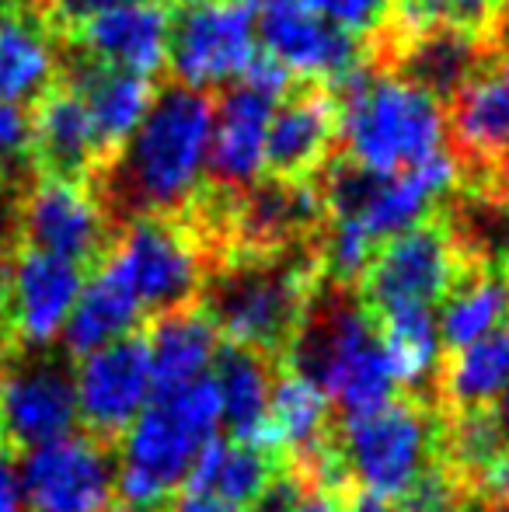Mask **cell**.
Returning a JSON list of instances; mask_svg holds the SVG:
<instances>
[{
  "instance_id": "obj_37",
  "label": "cell",
  "mask_w": 509,
  "mask_h": 512,
  "mask_svg": "<svg viewBox=\"0 0 509 512\" xmlns=\"http://www.w3.org/2000/svg\"><path fill=\"white\" fill-rule=\"evenodd\" d=\"M18 345H14V338H11V331L7 328H0V384H4V377H7V370H11V363L18 359Z\"/></svg>"
},
{
  "instance_id": "obj_18",
  "label": "cell",
  "mask_w": 509,
  "mask_h": 512,
  "mask_svg": "<svg viewBox=\"0 0 509 512\" xmlns=\"http://www.w3.org/2000/svg\"><path fill=\"white\" fill-rule=\"evenodd\" d=\"M168 39H171V7L161 0H136V4L112 7L81 28L60 35V42L74 46L98 67L123 70L133 77L154 81L168 70Z\"/></svg>"
},
{
  "instance_id": "obj_6",
  "label": "cell",
  "mask_w": 509,
  "mask_h": 512,
  "mask_svg": "<svg viewBox=\"0 0 509 512\" xmlns=\"http://www.w3.org/2000/svg\"><path fill=\"white\" fill-rule=\"evenodd\" d=\"M105 265L136 297L143 321L196 307L213 262L189 216H140L116 230Z\"/></svg>"
},
{
  "instance_id": "obj_12",
  "label": "cell",
  "mask_w": 509,
  "mask_h": 512,
  "mask_svg": "<svg viewBox=\"0 0 509 512\" xmlns=\"http://www.w3.org/2000/svg\"><path fill=\"white\" fill-rule=\"evenodd\" d=\"M119 443L84 429L25 453L28 512H105L116 499Z\"/></svg>"
},
{
  "instance_id": "obj_3",
  "label": "cell",
  "mask_w": 509,
  "mask_h": 512,
  "mask_svg": "<svg viewBox=\"0 0 509 512\" xmlns=\"http://www.w3.org/2000/svg\"><path fill=\"white\" fill-rule=\"evenodd\" d=\"M321 279L318 241L265 258H234L206 276L199 307L224 342L283 363Z\"/></svg>"
},
{
  "instance_id": "obj_35",
  "label": "cell",
  "mask_w": 509,
  "mask_h": 512,
  "mask_svg": "<svg viewBox=\"0 0 509 512\" xmlns=\"http://www.w3.org/2000/svg\"><path fill=\"white\" fill-rule=\"evenodd\" d=\"M164 512H241L220 499H210V495H192V492H175L171 502L164 506Z\"/></svg>"
},
{
  "instance_id": "obj_4",
  "label": "cell",
  "mask_w": 509,
  "mask_h": 512,
  "mask_svg": "<svg viewBox=\"0 0 509 512\" xmlns=\"http://www.w3.org/2000/svg\"><path fill=\"white\" fill-rule=\"evenodd\" d=\"M283 366L325 391L339 418L370 415L394 398L377 324L356 290L321 279Z\"/></svg>"
},
{
  "instance_id": "obj_14",
  "label": "cell",
  "mask_w": 509,
  "mask_h": 512,
  "mask_svg": "<svg viewBox=\"0 0 509 512\" xmlns=\"http://www.w3.org/2000/svg\"><path fill=\"white\" fill-rule=\"evenodd\" d=\"M81 429L119 443L150 401V352L143 328L91 352L74 370Z\"/></svg>"
},
{
  "instance_id": "obj_28",
  "label": "cell",
  "mask_w": 509,
  "mask_h": 512,
  "mask_svg": "<svg viewBox=\"0 0 509 512\" xmlns=\"http://www.w3.org/2000/svg\"><path fill=\"white\" fill-rule=\"evenodd\" d=\"M136 328H143L140 304H136L123 279L102 262L84 279L81 297H77L67 324H63V352L74 363H81L84 356L119 342Z\"/></svg>"
},
{
  "instance_id": "obj_9",
  "label": "cell",
  "mask_w": 509,
  "mask_h": 512,
  "mask_svg": "<svg viewBox=\"0 0 509 512\" xmlns=\"http://www.w3.org/2000/svg\"><path fill=\"white\" fill-rule=\"evenodd\" d=\"M258 14L245 0H192L171 11L168 70L192 91L231 88L258 56Z\"/></svg>"
},
{
  "instance_id": "obj_21",
  "label": "cell",
  "mask_w": 509,
  "mask_h": 512,
  "mask_svg": "<svg viewBox=\"0 0 509 512\" xmlns=\"http://www.w3.org/2000/svg\"><path fill=\"white\" fill-rule=\"evenodd\" d=\"M60 81L81 95L91 126H95V136L109 161L136 133V126L143 122V115H147V108L157 95L154 81L123 74V70L112 67H98L95 60L77 53L67 42H60Z\"/></svg>"
},
{
  "instance_id": "obj_24",
  "label": "cell",
  "mask_w": 509,
  "mask_h": 512,
  "mask_svg": "<svg viewBox=\"0 0 509 512\" xmlns=\"http://www.w3.org/2000/svg\"><path fill=\"white\" fill-rule=\"evenodd\" d=\"M60 81V35L42 14L0 7V102L32 108Z\"/></svg>"
},
{
  "instance_id": "obj_19",
  "label": "cell",
  "mask_w": 509,
  "mask_h": 512,
  "mask_svg": "<svg viewBox=\"0 0 509 512\" xmlns=\"http://www.w3.org/2000/svg\"><path fill=\"white\" fill-rule=\"evenodd\" d=\"M88 272L63 258L21 248L11 262L7 286V331L18 349H46L63 331Z\"/></svg>"
},
{
  "instance_id": "obj_15",
  "label": "cell",
  "mask_w": 509,
  "mask_h": 512,
  "mask_svg": "<svg viewBox=\"0 0 509 512\" xmlns=\"http://www.w3.org/2000/svg\"><path fill=\"white\" fill-rule=\"evenodd\" d=\"M339 154V105L328 84H293L276 102L265 140V175L314 182Z\"/></svg>"
},
{
  "instance_id": "obj_16",
  "label": "cell",
  "mask_w": 509,
  "mask_h": 512,
  "mask_svg": "<svg viewBox=\"0 0 509 512\" xmlns=\"http://www.w3.org/2000/svg\"><path fill=\"white\" fill-rule=\"evenodd\" d=\"M258 46L297 84H328L367 60V42L349 35L325 14L269 11L258 14Z\"/></svg>"
},
{
  "instance_id": "obj_25",
  "label": "cell",
  "mask_w": 509,
  "mask_h": 512,
  "mask_svg": "<svg viewBox=\"0 0 509 512\" xmlns=\"http://www.w3.org/2000/svg\"><path fill=\"white\" fill-rule=\"evenodd\" d=\"M150 352V398L175 394L203 380L206 366L217 356L220 335L203 307H182L143 321Z\"/></svg>"
},
{
  "instance_id": "obj_11",
  "label": "cell",
  "mask_w": 509,
  "mask_h": 512,
  "mask_svg": "<svg viewBox=\"0 0 509 512\" xmlns=\"http://www.w3.org/2000/svg\"><path fill=\"white\" fill-rule=\"evenodd\" d=\"M77 363L63 349H21L0 384V429L7 457L21 460L77 429Z\"/></svg>"
},
{
  "instance_id": "obj_41",
  "label": "cell",
  "mask_w": 509,
  "mask_h": 512,
  "mask_svg": "<svg viewBox=\"0 0 509 512\" xmlns=\"http://www.w3.org/2000/svg\"><path fill=\"white\" fill-rule=\"evenodd\" d=\"M105 512H143V509H129V506H123V502H119V506H109Z\"/></svg>"
},
{
  "instance_id": "obj_42",
  "label": "cell",
  "mask_w": 509,
  "mask_h": 512,
  "mask_svg": "<svg viewBox=\"0 0 509 512\" xmlns=\"http://www.w3.org/2000/svg\"><path fill=\"white\" fill-rule=\"evenodd\" d=\"M492 512H509V506H499V509H492Z\"/></svg>"
},
{
  "instance_id": "obj_26",
  "label": "cell",
  "mask_w": 509,
  "mask_h": 512,
  "mask_svg": "<svg viewBox=\"0 0 509 512\" xmlns=\"http://www.w3.org/2000/svg\"><path fill=\"white\" fill-rule=\"evenodd\" d=\"M506 387H509V324L457 352H440L429 408H436L440 415L492 408L506 394Z\"/></svg>"
},
{
  "instance_id": "obj_32",
  "label": "cell",
  "mask_w": 509,
  "mask_h": 512,
  "mask_svg": "<svg viewBox=\"0 0 509 512\" xmlns=\"http://www.w3.org/2000/svg\"><path fill=\"white\" fill-rule=\"evenodd\" d=\"M123 4H136V0H53L46 21L56 28V35H67V32H74V28H81L84 21L98 18V14L112 11V7H123Z\"/></svg>"
},
{
  "instance_id": "obj_5",
  "label": "cell",
  "mask_w": 509,
  "mask_h": 512,
  "mask_svg": "<svg viewBox=\"0 0 509 512\" xmlns=\"http://www.w3.org/2000/svg\"><path fill=\"white\" fill-rule=\"evenodd\" d=\"M217 425L220 391L206 377L185 391L150 398L119 439V502L129 509L164 512L196 453L217 436Z\"/></svg>"
},
{
  "instance_id": "obj_33",
  "label": "cell",
  "mask_w": 509,
  "mask_h": 512,
  "mask_svg": "<svg viewBox=\"0 0 509 512\" xmlns=\"http://www.w3.org/2000/svg\"><path fill=\"white\" fill-rule=\"evenodd\" d=\"M0 512H28L25 485H21L14 457H0Z\"/></svg>"
},
{
  "instance_id": "obj_39",
  "label": "cell",
  "mask_w": 509,
  "mask_h": 512,
  "mask_svg": "<svg viewBox=\"0 0 509 512\" xmlns=\"http://www.w3.org/2000/svg\"><path fill=\"white\" fill-rule=\"evenodd\" d=\"M7 7L25 11V14H42V18H46L49 7H53V0H7Z\"/></svg>"
},
{
  "instance_id": "obj_34",
  "label": "cell",
  "mask_w": 509,
  "mask_h": 512,
  "mask_svg": "<svg viewBox=\"0 0 509 512\" xmlns=\"http://www.w3.org/2000/svg\"><path fill=\"white\" fill-rule=\"evenodd\" d=\"M356 502V495H335L325 488H307V495L300 499V506L293 512H349Z\"/></svg>"
},
{
  "instance_id": "obj_38",
  "label": "cell",
  "mask_w": 509,
  "mask_h": 512,
  "mask_svg": "<svg viewBox=\"0 0 509 512\" xmlns=\"http://www.w3.org/2000/svg\"><path fill=\"white\" fill-rule=\"evenodd\" d=\"M349 512H401V509H398V502H384V499H374V495H356Z\"/></svg>"
},
{
  "instance_id": "obj_30",
  "label": "cell",
  "mask_w": 509,
  "mask_h": 512,
  "mask_svg": "<svg viewBox=\"0 0 509 512\" xmlns=\"http://www.w3.org/2000/svg\"><path fill=\"white\" fill-rule=\"evenodd\" d=\"M279 464L283 460L265 457L252 446H241L227 436H213L192 460L182 492L210 495V499H220L227 506L248 512Z\"/></svg>"
},
{
  "instance_id": "obj_31",
  "label": "cell",
  "mask_w": 509,
  "mask_h": 512,
  "mask_svg": "<svg viewBox=\"0 0 509 512\" xmlns=\"http://www.w3.org/2000/svg\"><path fill=\"white\" fill-rule=\"evenodd\" d=\"M391 4L394 0H325L321 14L363 42V39H374L384 28Z\"/></svg>"
},
{
  "instance_id": "obj_22",
  "label": "cell",
  "mask_w": 509,
  "mask_h": 512,
  "mask_svg": "<svg viewBox=\"0 0 509 512\" xmlns=\"http://www.w3.org/2000/svg\"><path fill=\"white\" fill-rule=\"evenodd\" d=\"M213 366H217L213 384L220 391V418L231 429V439L272 460H283L279 439L269 422V391L283 363L265 356V352L248 349V345H234L220 338Z\"/></svg>"
},
{
  "instance_id": "obj_1",
  "label": "cell",
  "mask_w": 509,
  "mask_h": 512,
  "mask_svg": "<svg viewBox=\"0 0 509 512\" xmlns=\"http://www.w3.org/2000/svg\"><path fill=\"white\" fill-rule=\"evenodd\" d=\"M213 98L168 81L157 88L136 133L95 175L116 230L140 216H182L206 185Z\"/></svg>"
},
{
  "instance_id": "obj_17",
  "label": "cell",
  "mask_w": 509,
  "mask_h": 512,
  "mask_svg": "<svg viewBox=\"0 0 509 512\" xmlns=\"http://www.w3.org/2000/svg\"><path fill=\"white\" fill-rule=\"evenodd\" d=\"M276 102L279 95L252 81H238L220 91L217 105H213L206 185L241 192L265 175V140H269Z\"/></svg>"
},
{
  "instance_id": "obj_36",
  "label": "cell",
  "mask_w": 509,
  "mask_h": 512,
  "mask_svg": "<svg viewBox=\"0 0 509 512\" xmlns=\"http://www.w3.org/2000/svg\"><path fill=\"white\" fill-rule=\"evenodd\" d=\"M255 14H269V11H311L321 14L325 0H245Z\"/></svg>"
},
{
  "instance_id": "obj_7",
  "label": "cell",
  "mask_w": 509,
  "mask_h": 512,
  "mask_svg": "<svg viewBox=\"0 0 509 512\" xmlns=\"http://www.w3.org/2000/svg\"><path fill=\"white\" fill-rule=\"evenodd\" d=\"M440 415L426 401L394 394L360 418H339L335 443L360 495L398 502L436 453Z\"/></svg>"
},
{
  "instance_id": "obj_27",
  "label": "cell",
  "mask_w": 509,
  "mask_h": 512,
  "mask_svg": "<svg viewBox=\"0 0 509 512\" xmlns=\"http://www.w3.org/2000/svg\"><path fill=\"white\" fill-rule=\"evenodd\" d=\"M509 324V262L468 265L440 300V352H457Z\"/></svg>"
},
{
  "instance_id": "obj_2",
  "label": "cell",
  "mask_w": 509,
  "mask_h": 512,
  "mask_svg": "<svg viewBox=\"0 0 509 512\" xmlns=\"http://www.w3.org/2000/svg\"><path fill=\"white\" fill-rule=\"evenodd\" d=\"M339 105V154L377 175L447 154V108L391 70L363 60L332 84Z\"/></svg>"
},
{
  "instance_id": "obj_40",
  "label": "cell",
  "mask_w": 509,
  "mask_h": 512,
  "mask_svg": "<svg viewBox=\"0 0 509 512\" xmlns=\"http://www.w3.org/2000/svg\"><path fill=\"white\" fill-rule=\"evenodd\" d=\"M496 418H499V432H503V443L509 450V387H506L503 398L496 401Z\"/></svg>"
},
{
  "instance_id": "obj_10",
  "label": "cell",
  "mask_w": 509,
  "mask_h": 512,
  "mask_svg": "<svg viewBox=\"0 0 509 512\" xmlns=\"http://www.w3.org/2000/svg\"><path fill=\"white\" fill-rule=\"evenodd\" d=\"M457 185L496 192L509 178V42L485 49V63L447 105Z\"/></svg>"
},
{
  "instance_id": "obj_20",
  "label": "cell",
  "mask_w": 509,
  "mask_h": 512,
  "mask_svg": "<svg viewBox=\"0 0 509 512\" xmlns=\"http://www.w3.org/2000/svg\"><path fill=\"white\" fill-rule=\"evenodd\" d=\"M32 164L42 178L95 182L109 164L81 95L56 81L32 108Z\"/></svg>"
},
{
  "instance_id": "obj_29",
  "label": "cell",
  "mask_w": 509,
  "mask_h": 512,
  "mask_svg": "<svg viewBox=\"0 0 509 512\" xmlns=\"http://www.w3.org/2000/svg\"><path fill=\"white\" fill-rule=\"evenodd\" d=\"M374 324L391 384L408 398H419L429 405L433 401L436 363H440V335H436L433 310H391V314L377 317Z\"/></svg>"
},
{
  "instance_id": "obj_23",
  "label": "cell",
  "mask_w": 509,
  "mask_h": 512,
  "mask_svg": "<svg viewBox=\"0 0 509 512\" xmlns=\"http://www.w3.org/2000/svg\"><path fill=\"white\" fill-rule=\"evenodd\" d=\"M367 60L374 67L398 74L401 81L422 88L447 108L468 88V81L485 63V42H478L475 35L457 32V28L440 25L412 35V39L398 42V46L384 49V53L367 56Z\"/></svg>"
},
{
  "instance_id": "obj_8",
  "label": "cell",
  "mask_w": 509,
  "mask_h": 512,
  "mask_svg": "<svg viewBox=\"0 0 509 512\" xmlns=\"http://www.w3.org/2000/svg\"><path fill=\"white\" fill-rule=\"evenodd\" d=\"M468 265L471 262L461 255L447 220L436 209L422 223L387 237L377 248L367 276L356 286V297L363 300L374 321L391 310H433Z\"/></svg>"
},
{
  "instance_id": "obj_13",
  "label": "cell",
  "mask_w": 509,
  "mask_h": 512,
  "mask_svg": "<svg viewBox=\"0 0 509 512\" xmlns=\"http://www.w3.org/2000/svg\"><path fill=\"white\" fill-rule=\"evenodd\" d=\"M21 230L25 248L63 258L84 272H95L116 241V223L109 220L91 182L42 175L25 192Z\"/></svg>"
}]
</instances>
